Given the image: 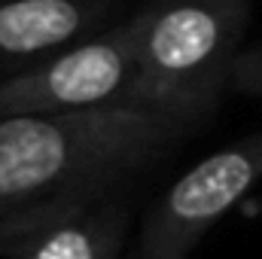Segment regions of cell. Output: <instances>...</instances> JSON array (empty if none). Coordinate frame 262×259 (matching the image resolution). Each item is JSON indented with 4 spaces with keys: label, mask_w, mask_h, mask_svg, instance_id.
I'll return each mask as SVG.
<instances>
[{
    "label": "cell",
    "mask_w": 262,
    "mask_h": 259,
    "mask_svg": "<svg viewBox=\"0 0 262 259\" xmlns=\"http://www.w3.org/2000/svg\"><path fill=\"white\" fill-rule=\"evenodd\" d=\"M0 256H15V244L6 241V238H0Z\"/></svg>",
    "instance_id": "ba28073f"
},
{
    "label": "cell",
    "mask_w": 262,
    "mask_h": 259,
    "mask_svg": "<svg viewBox=\"0 0 262 259\" xmlns=\"http://www.w3.org/2000/svg\"><path fill=\"white\" fill-rule=\"evenodd\" d=\"M137 18L110 25L46 61L0 79V116L137 107Z\"/></svg>",
    "instance_id": "3957f363"
},
{
    "label": "cell",
    "mask_w": 262,
    "mask_h": 259,
    "mask_svg": "<svg viewBox=\"0 0 262 259\" xmlns=\"http://www.w3.org/2000/svg\"><path fill=\"white\" fill-rule=\"evenodd\" d=\"M262 180V128L210 153L177 177L149 207L137 250L146 259H186Z\"/></svg>",
    "instance_id": "277c9868"
},
{
    "label": "cell",
    "mask_w": 262,
    "mask_h": 259,
    "mask_svg": "<svg viewBox=\"0 0 262 259\" xmlns=\"http://www.w3.org/2000/svg\"><path fill=\"white\" fill-rule=\"evenodd\" d=\"M186 131L143 107L0 116V238L18 250L34 229L122 189Z\"/></svg>",
    "instance_id": "6da1fadb"
},
{
    "label": "cell",
    "mask_w": 262,
    "mask_h": 259,
    "mask_svg": "<svg viewBox=\"0 0 262 259\" xmlns=\"http://www.w3.org/2000/svg\"><path fill=\"white\" fill-rule=\"evenodd\" d=\"M232 89L241 95L262 98V43L238 52L232 67Z\"/></svg>",
    "instance_id": "52a82bcc"
},
{
    "label": "cell",
    "mask_w": 262,
    "mask_h": 259,
    "mask_svg": "<svg viewBox=\"0 0 262 259\" xmlns=\"http://www.w3.org/2000/svg\"><path fill=\"white\" fill-rule=\"evenodd\" d=\"M116 0H0V79L104 31Z\"/></svg>",
    "instance_id": "5b68a950"
},
{
    "label": "cell",
    "mask_w": 262,
    "mask_h": 259,
    "mask_svg": "<svg viewBox=\"0 0 262 259\" xmlns=\"http://www.w3.org/2000/svg\"><path fill=\"white\" fill-rule=\"evenodd\" d=\"M137 107L201 125L232 85L250 0H149L137 15Z\"/></svg>",
    "instance_id": "7a4b0ae2"
},
{
    "label": "cell",
    "mask_w": 262,
    "mask_h": 259,
    "mask_svg": "<svg viewBox=\"0 0 262 259\" xmlns=\"http://www.w3.org/2000/svg\"><path fill=\"white\" fill-rule=\"evenodd\" d=\"M128 204L119 189L34 229L12 259H125Z\"/></svg>",
    "instance_id": "8992f818"
},
{
    "label": "cell",
    "mask_w": 262,
    "mask_h": 259,
    "mask_svg": "<svg viewBox=\"0 0 262 259\" xmlns=\"http://www.w3.org/2000/svg\"><path fill=\"white\" fill-rule=\"evenodd\" d=\"M125 259H146V256H143V253H140V250H137V247H134V250H131V253H125Z\"/></svg>",
    "instance_id": "9c48e42d"
}]
</instances>
